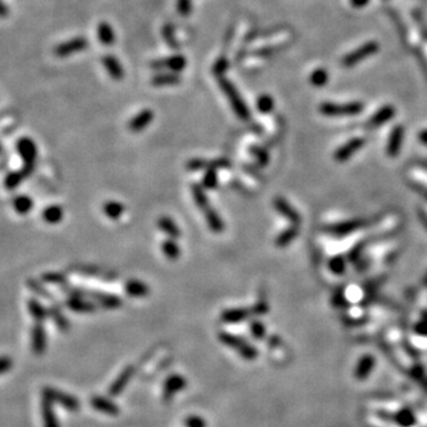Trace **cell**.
<instances>
[{
	"label": "cell",
	"instance_id": "cell-44",
	"mask_svg": "<svg viewBox=\"0 0 427 427\" xmlns=\"http://www.w3.org/2000/svg\"><path fill=\"white\" fill-rule=\"evenodd\" d=\"M250 154L255 158V160L259 163L261 166H265V165L268 164V160H270V156H268L267 151L263 149L260 146H252L249 149Z\"/></svg>",
	"mask_w": 427,
	"mask_h": 427
},
{
	"label": "cell",
	"instance_id": "cell-27",
	"mask_svg": "<svg viewBox=\"0 0 427 427\" xmlns=\"http://www.w3.org/2000/svg\"><path fill=\"white\" fill-rule=\"evenodd\" d=\"M158 227H159L161 232L165 233V234L171 239H177L182 235V232L177 223L168 216L160 217L159 221H158Z\"/></svg>",
	"mask_w": 427,
	"mask_h": 427
},
{
	"label": "cell",
	"instance_id": "cell-31",
	"mask_svg": "<svg viewBox=\"0 0 427 427\" xmlns=\"http://www.w3.org/2000/svg\"><path fill=\"white\" fill-rule=\"evenodd\" d=\"M191 192H192V197H193V201H195L196 206L198 207V209L202 211V213L211 206L202 185L193 184L191 188Z\"/></svg>",
	"mask_w": 427,
	"mask_h": 427
},
{
	"label": "cell",
	"instance_id": "cell-45",
	"mask_svg": "<svg viewBox=\"0 0 427 427\" xmlns=\"http://www.w3.org/2000/svg\"><path fill=\"white\" fill-rule=\"evenodd\" d=\"M311 83L316 87H323L328 82V73L324 69H317L311 74Z\"/></svg>",
	"mask_w": 427,
	"mask_h": 427
},
{
	"label": "cell",
	"instance_id": "cell-35",
	"mask_svg": "<svg viewBox=\"0 0 427 427\" xmlns=\"http://www.w3.org/2000/svg\"><path fill=\"white\" fill-rule=\"evenodd\" d=\"M103 213L108 216L110 220H119L121 215L125 213V206L117 201H109L103 204Z\"/></svg>",
	"mask_w": 427,
	"mask_h": 427
},
{
	"label": "cell",
	"instance_id": "cell-11",
	"mask_svg": "<svg viewBox=\"0 0 427 427\" xmlns=\"http://www.w3.org/2000/svg\"><path fill=\"white\" fill-rule=\"evenodd\" d=\"M253 314V308L246 307H234L224 310L221 315V321L224 324H239V323L245 322Z\"/></svg>",
	"mask_w": 427,
	"mask_h": 427
},
{
	"label": "cell",
	"instance_id": "cell-22",
	"mask_svg": "<svg viewBox=\"0 0 427 427\" xmlns=\"http://www.w3.org/2000/svg\"><path fill=\"white\" fill-rule=\"evenodd\" d=\"M204 218H206V222L208 227L210 228L211 232L216 233V234H220L224 231V223L222 221V218L216 210L214 209L213 207H209L208 209L203 211Z\"/></svg>",
	"mask_w": 427,
	"mask_h": 427
},
{
	"label": "cell",
	"instance_id": "cell-13",
	"mask_svg": "<svg viewBox=\"0 0 427 427\" xmlns=\"http://www.w3.org/2000/svg\"><path fill=\"white\" fill-rule=\"evenodd\" d=\"M133 373H134V368L132 367V365H128V367L124 368L120 374L118 375V378L114 380L112 385L109 386V389H108L109 395L118 396L119 394L123 393L128 383H130V380L132 376H133Z\"/></svg>",
	"mask_w": 427,
	"mask_h": 427
},
{
	"label": "cell",
	"instance_id": "cell-30",
	"mask_svg": "<svg viewBox=\"0 0 427 427\" xmlns=\"http://www.w3.org/2000/svg\"><path fill=\"white\" fill-rule=\"evenodd\" d=\"M63 209L61 206H57V204H53V206H50L45 208L44 211H43L42 217L44 222L49 224H57L62 221L63 218Z\"/></svg>",
	"mask_w": 427,
	"mask_h": 427
},
{
	"label": "cell",
	"instance_id": "cell-25",
	"mask_svg": "<svg viewBox=\"0 0 427 427\" xmlns=\"http://www.w3.org/2000/svg\"><path fill=\"white\" fill-rule=\"evenodd\" d=\"M375 367V357L372 356V355H364L363 357L358 361L356 365V372H355V375L358 380H364L367 379L373 369Z\"/></svg>",
	"mask_w": 427,
	"mask_h": 427
},
{
	"label": "cell",
	"instance_id": "cell-29",
	"mask_svg": "<svg viewBox=\"0 0 427 427\" xmlns=\"http://www.w3.org/2000/svg\"><path fill=\"white\" fill-rule=\"evenodd\" d=\"M298 234H299V225L292 224L278 235V238L275 239V245L279 248H284V247L289 246L293 240H296Z\"/></svg>",
	"mask_w": 427,
	"mask_h": 427
},
{
	"label": "cell",
	"instance_id": "cell-19",
	"mask_svg": "<svg viewBox=\"0 0 427 427\" xmlns=\"http://www.w3.org/2000/svg\"><path fill=\"white\" fill-rule=\"evenodd\" d=\"M89 296H91L93 299L96 301V304H99L100 306L109 308V310H113V308H119L121 306V299L118 296H114V294L109 293H101V292H88Z\"/></svg>",
	"mask_w": 427,
	"mask_h": 427
},
{
	"label": "cell",
	"instance_id": "cell-33",
	"mask_svg": "<svg viewBox=\"0 0 427 427\" xmlns=\"http://www.w3.org/2000/svg\"><path fill=\"white\" fill-rule=\"evenodd\" d=\"M27 307H29V311H30V314L34 319L37 323H43L45 321V318L48 317L49 314H48V310L43 306V305L39 303L38 300L36 299H30L27 303Z\"/></svg>",
	"mask_w": 427,
	"mask_h": 427
},
{
	"label": "cell",
	"instance_id": "cell-18",
	"mask_svg": "<svg viewBox=\"0 0 427 427\" xmlns=\"http://www.w3.org/2000/svg\"><path fill=\"white\" fill-rule=\"evenodd\" d=\"M91 405L95 411L101 412V413L108 415H118L120 413L119 406L103 396H93L91 399Z\"/></svg>",
	"mask_w": 427,
	"mask_h": 427
},
{
	"label": "cell",
	"instance_id": "cell-53",
	"mask_svg": "<svg viewBox=\"0 0 427 427\" xmlns=\"http://www.w3.org/2000/svg\"><path fill=\"white\" fill-rule=\"evenodd\" d=\"M12 360L7 356H2L0 357V375L5 374L12 368Z\"/></svg>",
	"mask_w": 427,
	"mask_h": 427
},
{
	"label": "cell",
	"instance_id": "cell-42",
	"mask_svg": "<svg viewBox=\"0 0 427 427\" xmlns=\"http://www.w3.org/2000/svg\"><path fill=\"white\" fill-rule=\"evenodd\" d=\"M257 106H258V109H259L260 113L263 114H268L270 112H272L274 108V100L271 98L270 95L267 94H264L259 96V99H258V102H257Z\"/></svg>",
	"mask_w": 427,
	"mask_h": 427
},
{
	"label": "cell",
	"instance_id": "cell-57",
	"mask_svg": "<svg viewBox=\"0 0 427 427\" xmlns=\"http://www.w3.org/2000/svg\"><path fill=\"white\" fill-rule=\"evenodd\" d=\"M369 3V0H350V4L354 7H363Z\"/></svg>",
	"mask_w": 427,
	"mask_h": 427
},
{
	"label": "cell",
	"instance_id": "cell-2",
	"mask_svg": "<svg viewBox=\"0 0 427 427\" xmlns=\"http://www.w3.org/2000/svg\"><path fill=\"white\" fill-rule=\"evenodd\" d=\"M218 339L221 340L222 344L227 346L232 349L236 350L239 353L240 356L245 358L247 361H253L255 360L259 355V351L252 344H249L246 339L241 338V337L232 335V333L222 331L218 333Z\"/></svg>",
	"mask_w": 427,
	"mask_h": 427
},
{
	"label": "cell",
	"instance_id": "cell-36",
	"mask_svg": "<svg viewBox=\"0 0 427 427\" xmlns=\"http://www.w3.org/2000/svg\"><path fill=\"white\" fill-rule=\"evenodd\" d=\"M48 314L50 317L52 318V321L55 322V324L57 328H59L61 331H67L68 329H69V321H68L67 317H64L62 312L59 307H55V306H51L48 310Z\"/></svg>",
	"mask_w": 427,
	"mask_h": 427
},
{
	"label": "cell",
	"instance_id": "cell-4",
	"mask_svg": "<svg viewBox=\"0 0 427 427\" xmlns=\"http://www.w3.org/2000/svg\"><path fill=\"white\" fill-rule=\"evenodd\" d=\"M42 395L45 399L51 401L52 404H59L64 410L69 412H77L80 410L81 405L77 397L70 395L68 393H64L62 390L52 388V387H44L42 390Z\"/></svg>",
	"mask_w": 427,
	"mask_h": 427
},
{
	"label": "cell",
	"instance_id": "cell-21",
	"mask_svg": "<svg viewBox=\"0 0 427 427\" xmlns=\"http://www.w3.org/2000/svg\"><path fill=\"white\" fill-rule=\"evenodd\" d=\"M229 161L225 159H220V160H213L208 161L203 159H192L188 163V168L191 171H198V170H209V168H213V170H216V168L220 167H227L229 166Z\"/></svg>",
	"mask_w": 427,
	"mask_h": 427
},
{
	"label": "cell",
	"instance_id": "cell-59",
	"mask_svg": "<svg viewBox=\"0 0 427 427\" xmlns=\"http://www.w3.org/2000/svg\"><path fill=\"white\" fill-rule=\"evenodd\" d=\"M422 222H424V224L427 227V216H426V215H422Z\"/></svg>",
	"mask_w": 427,
	"mask_h": 427
},
{
	"label": "cell",
	"instance_id": "cell-40",
	"mask_svg": "<svg viewBox=\"0 0 427 427\" xmlns=\"http://www.w3.org/2000/svg\"><path fill=\"white\" fill-rule=\"evenodd\" d=\"M395 421L401 427H411L415 424V417L410 410H403L395 414Z\"/></svg>",
	"mask_w": 427,
	"mask_h": 427
},
{
	"label": "cell",
	"instance_id": "cell-46",
	"mask_svg": "<svg viewBox=\"0 0 427 427\" xmlns=\"http://www.w3.org/2000/svg\"><path fill=\"white\" fill-rule=\"evenodd\" d=\"M163 37L165 39V42H166L172 49H177L178 43L177 41H176V37H175L174 25H171V24L165 25L163 29Z\"/></svg>",
	"mask_w": 427,
	"mask_h": 427
},
{
	"label": "cell",
	"instance_id": "cell-23",
	"mask_svg": "<svg viewBox=\"0 0 427 427\" xmlns=\"http://www.w3.org/2000/svg\"><path fill=\"white\" fill-rule=\"evenodd\" d=\"M102 63H103V66H105L106 70L108 71L109 76L112 77L113 80L119 81L124 77V69L116 56L106 55L105 57H103Z\"/></svg>",
	"mask_w": 427,
	"mask_h": 427
},
{
	"label": "cell",
	"instance_id": "cell-24",
	"mask_svg": "<svg viewBox=\"0 0 427 427\" xmlns=\"http://www.w3.org/2000/svg\"><path fill=\"white\" fill-rule=\"evenodd\" d=\"M67 306L71 311L78 312V314H91L95 310V304L91 301L84 300L83 297H70L67 300Z\"/></svg>",
	"mask_w": 427,
	"mask_h": 427
},
{
	"label": "cell",
	"instance_id": "cell-16",
	"mask_svg": "<svg viewBox=\"0 0 427 427\" xmlns=\"http://www.w3.org/2000/svg\"><path fill=\"white\" fill-rule=\"evenodd\" d=\"M154 119V113L151 109H144L139 112L134 118H132L128 123V128L132 132H140L149 126L151 121Z\"/></svg>",
	"mask_w": 427,
	"mask_h": 427
},
{
	"label": "cell",
	"instance_id": "cell-48",
	"mask_svg": "<svg viewBox=\"0 0 427 427\" xmlns=\"http://www.w3.org/2000/svg\"><path fill=\"white\" fill-rule=\"evenodd\" d=\"M43 280L45 282H50V284H55L60 286H63L66 284V278H64V275L60 273H46L43 275Z\"/></svg>",
	"mask_w": 427,
	"mask_h": 427
},
{
	"label": "cell",
	"instance_id": "cell-12",
	"mask_svg": "<svg viewBox=\"0 0 427 427\" xmlns=\"http://www.w3.org/2000/svg\"><path fill=\"white\" fill-rule=\"evenodd\" d=\"M273 206L275 210H277L281 216H284L287 221H290L291 223L297 225L300 224L301 218L299 213H298L285 198H282V197H275L273 201Z\"/></svg>",
	"mask_w": 427,
	"mask_h": 427
},
{
	"label": "cell",
	"instance_id": "cell-26",
	"mask_svg": "<svg viewBox=\"0 0 427 427\" xmlns=\"http://www.w3.org/2000/svg\"><path fill=\"white\" fill-rule=\"evenodd\" d=\"M395 116V109L392 106H385L382 107L381 109H379L376 112L371 120H369V126L371 127H379L383 125L387 121L393 119V117Z\"/></svg>",
	"mask_w": 427,
	"mask_h": 427
},
{
	"label": "cell",
	"instance_id": "cell-51",
	"mask_svg": "<svg viewBox=\"0 0 427 427\" xmlns=\"http://www.w3.org/2000/svg\"><path fill=\"white\" fill-rule=\"evenodd\" d=\"M191 0H177V11L182 16H189L191 13Z\"/></svg>",
	"mask_w": 427,
	"mask_h": 427
},
{
	"label": "cell",
	"instance_id": "cell-20",
	"mask_svg": "<svg viewBox=\"0 0 427 427\" xmlns=\"http://www.w3.org/2000/svg\"><path fill=\"white\" fill-rule=\"evenodd\" d=\"M42 419L44 427H61L57 415L52 408V403L45 397L42 399Z\"/></svg>",
	"mask_w": 427,
	"mask_h": 427
},
{
	"label": "cell",
	"instance_id": "cell-1",
	"mask_svg": "<svg viewBox=\"0 0 427 427\" xmlns=\"http://www.w3.org/2000/svg\"><path fill=\"white\" fill-rule=\"evenodd\" d=\"M218 84H220L222 92L224 93L227 99L229 100V102H231L232 108L236 116L241 120H248L250 118L249 108L247 107L245 101H243V99L241 98V95H240L238 89L235 88V86L233 84L231 81L227 80V78L222 76L218 78Z\"/></svg>",
	"mask_w": 427,
	"mask_h": 427
},
{
	"label": "cell",
	"instance_id": "cell-3",
	"mask_svg": "<svg viewBox=\"0 0 427 427\" xmlns=\"http://www.w3.org/2000/svg\"><path fill=\"white\" fill-rule=\"evenodd\" d=\"M16 147L18 153H19V156L24 161L21 172H23L25 177H29L35 170V163L36 159H37V146H36L35 141L31 138L24 137L17 141Z\"/></svg>",
	"mask_w": 427,
	"mask_h": 427
},
{
	"label": "cell",
	"instance_id": "cell-5",
	"mask_svg": "<svg viewBox=\"0 0 427 427\" xmlns=\"http://www.w3.org/2000/svg\"><path fill=\"white\" fill-rule=\"evenodd\" d=\"M362 109H363V105L361 102L344 103V105L325 102L319 107L321 113L326 117H353L357 116L358 113L362 112Z\"/></svg>",
	"mask_w": 427,
	"mask_h": 427
},
{
	"label": "cell",
	"instance_id": "cell-6",
	"mask_svg": "<svg viewBox=\"0 0 427 427\" xmlns=\"http://www.w3.org/2000/svg\"><path fill=\"white\" fill-rule=\"evenodd\" d=\"M186 385H188V382H186V379L184 378V376L178 375V374H174V375L168 376V378L166 379V381H165L164 383V388H163L164 403L165 404L171 403L176 394L184 389Z\"/></svg>",
	"mask_w": 427,
	"mask_h": 427
},
{
	"label": "cell",
	"instance_id": "cell-17",
	"mask_svg": "<svg viewBox=\"0 0 427 427\" xmlns=\"http://www.w3.org/2000/svg\"><path fill=\"white\" fill-rule=\"evenodd\" d=\"M365 224H367V221L365 220L344 221L336 224H331L328 228V231L337 235H346V234H349V233L357 231V229H360L362 227H364Z\"/></svg>",
	"mask_w": 427,
	"mask_h": 427
},
{
	"label": "cell",
	"instance_id": "cell-34",
	"mask_svg": "<svg viewBox=\"0 0 427 427\" xmlns=\"http://www.w3.org/2000/svg\"><path fill=\"white\" fill-rule=\"evenodd\" d=\"M12 204H13L14 210H16V213L19 215H25V214L30 213L32 207H34V202H32L31 197L25 196V195L14 197Z\"/></svg>",
	"mask_w": 427,
	"mask_h": 427
},
{
	"label": "cell",
	"instance_id": "cell-58",
	"mask_svg": "<svg viewBox=\"0 0 427 427\" xmlns=\"http://www.w3.org/2000/svg\"><path fill=\"white\" fill-rule=\"evenodd\" d=\"M280 338H279L278 336H272L270 339H268V344H270L271 347H278L279 344H280Z\"/></svg>",
	"mask_w": 427,
	"mask_h": 427
},
{
	"label": "cell",
	"instance_id": "cell-28",
	"mask_svg": "<svg viewBox=\"0 0 427 427\" xmlns=\"http://www.w3.org/2000/svg\"><path fill=\"white\" fill-rule=\"evenodd\" d=\"M125 290H126V293L128 296L133 298H144L150 293L149 286H147L145 282L140 280H135V279L128 280L126 282V286H125Z\"/></svg>",
	"mask_w": 427,
	"mask_h": 427
},
{
	"label": "cell",
	"instance_id": "cell-38",
	"mask_svg": "<svg viewBox=\"0 0 427 427\" xmlns=\"http://www.w3.org/2000/svg\"><path fill=\"white\" fill-rule=\"evenodd\" d=\"M181 78L176 74H160L152 78V83L156 87H165V86H175L179 83Z\"/></svg>",
	"mask_w": 427,
	"mask_h": 427
},
{
	"label": "cell",
	"instance_id": "cell-49",
	"mask_svg": "<svg viewBox=\"0 0 427 427\" xmlns=\"http://www.w3.org/2000/svg\"><path fill=\"white\" fill-rule=\"evenodd\" d=\"M185 427H207V422L198 415H190L184 421Z\"/></svg>",
	"mask_w": 427,
	"mask_h": 427
},
{
	"label": "cell",
	"instance_id": "cell-56",
	"mask_svg": "<svg viewBox=\"0 0 427 427\" xmlns=\"http://www.w3.org/2000/svg\"><path fill=\"white\" fill-rule=\"evenodd\" d=\"M418 139H419V141L422 144V145L427 146V128H426V130H422L420 133H419Z\"/></svg>",
	"mask_w": 427,
	"mask_h": 427
},
{
	"label": "cell",
	"instance_id": "cell-50",
	"mask_svg": "<svg viewBox=\"0 0 427 427\" xmlns=\"http://www.w3.org/2000/svg\"><path fill=\"white\" fill-rule=\"evenodd\" d=\"M27 286L30 287V289L34 291L35 293L39 294V296H42L43 298H46V299H51V296H50V293L46 291L44 287L42 285H39L37 281L35 280H29L27 281Z\"/></svg>",
	"mask_w": 427,
	"mask_h": 427
},
{
	"label": "cell",
	"instance_id": "cell-52",
	"mask_svg": "<svg viewBox=\"0 0 427 427\" xmlns=\"http://www.w3.org/2000/svg\"><path fill=\"white\" fill-rule=\"evenodd\" d=\"M228 67H229L228 61L225 60V59H220V60L217 61L216 63H215V67H214V73L216 74V75H218V76L221 77V75L223 74L224 71L228 69Z\"/></svg>",
	"mask_w": 427,
	"mask_h": 427
},
{
	"label": "cell",
	"instance_id": "cell-41",
	"mask_svg": "<svg viewBox=\"0 0 427 427\" xmlns=\"http://www.w3.org/2000/svg\"><path fill=\"white\" fill-rule=\"evenodd\" d=\"M329 270L336 275H342L347 270V263L343 257H333L329 261Z\"/></svg>",
	"mask_w": 427,
	"mask_h": 427
},
{
	"label": "cell",
	"instance_id": "cell-32",
	"mask_svg": "<svg viewBox=\"0 0 427 427\" xmlns=\"http://www.w3.org/2000/svg\"><path fill=\"white\" fill-rule=\"evenodd\" d=\"M98 36L99 41L103 45H112L116 42V34H114L113 27L108 23H100L98 26Z\"/></svg>",
	"mask_w": 427,
	"mask_h": 427
},
{
	"label": "cell",
	"instance_id": "cell-9",
	"mask_svg": "<svg viewBox=\"0 0 427 427\" xmlns=\"http://www.w3.org/2000/svg\"><path fill=\"white\" fill-rule=\"evenodd\" d=\"M364 138L350 139L349 141H347L344 145L339 146L338 149L336 150L335 154H333V158H335V160L338 161V163H344V161H347L349 158L353 157L358 150H361L362 147L364 146Z\"/></svg>",
	"mask_w": 427,
	"mask_h": 427
},
{
	"label": "cell",
	"instance_id": "cell-8",
	"mask_svg": "<svg viewBox=\"0 0 427 427\" xmlns=\"http://www.w3.org/2000/svg\"><path fill=\"white\" fill-rule=\"evenodd\" d=\"M379 50V44L376 42H369L365 43L364 45H362L361 48L355 50L349 55H347L342 61V64L344 67H351L354 64L360 62V61H363L365 57L373 55Z\"/></svg>",
	"mask_w": 427,
	"mask_h": 427
},
{
	"label": "cell",
	"instance_id": "cell-14",
	"mask_svg": "<svg viewBox=\"0 0 427 427\" xmlns=\"http://www.w3.org/2000/svg\"><path fill=\"white\" fill-rule=\"evenodd\" d=\"M186 66V60L183 55H174L165 60H158L152 63V67L156 69H168L172 73L182 71Z\"/></svg>",
	"mask_w": 427,
	"mask_h": 427
},
{
	"label": "cell",
	"instance_id": "cell-15",
	"mask_svg": "<svg viewBox=\"0 0 427 427\" xmlns=\"http://www.w3.org/2000/svg\"><path fill=\"white\" fill-rule=\"evenodd\" d=\"M31 347L36 355H43L46 349V333L42 323H37L31 332Z\"/></svg>",
	"mask_w": 427,
	"mask_h": 427
},
{
	"label": "cell",
	"instance_id": "cell-47",
	"mask_svg": "<svg viewBox=\"0 0 427 427\" xmlns=\"http://www.w3.org/2000/svg\"><path fill=\"white\" fill-rule=\"evenodd\" d=\"M250 332H252L254 338L263 339L266 336V326L260 321H253L250 323Z\"/></svg>",
	"mask_w": 427,
	"mask_h": 427
},
{
	"label": "cell",
	"instance_id": "cell-39",
	"mask_svg": "<svg viewBox=\"0 0 427 427\" xmlns=\"http://www.w3.org/2000/svg\"><path fill=\"white\" fill-rule=\"evenodd\" d=\"M24 178H25V176L23 175L21 170L10 172V174L5 177V182H4V184H5V188L7 190H14L21 184V182H23Z\"/></svg>",
	"mask_w": 427,
	"mask_h": 427
},
{
	"label": "cell",
	"instance_id": "cell-37",
	"mask_svg": "<svg viewBox=\"0 0 427 427\" xmlns=\"http://www.w3.org/2000/svg\"><path fill=\"white\" fill-rule=\"evenodd\" d=\"M161 250H163L165 257L171 261H176L181 257V248H179L177 243L174 241V239L164 241L163 245H161Z\"/></svg>",
	"mask_w": 427,
	"mask_h": 427
},
{
	"label": "cell",
	"instance_id": "cell-10",
	"mask_svg": "<svg viewBox=\"0 0 427 427\" xmlns=\"http://www.w3.org/2000/svg\"><path fill=\"white\" fill-rule=\"evenodd\" d=\"M404 135H405V128L404 126H395L390 132V135L388 138V141H387L386 145V154L390 158H395L399 156L401 146H403L404 141Z\"/></svg>",
	"mask_w": 427,
	"mask_h": 427
},
{
	"label": "cell",
	"instance_id": "cell-55",
	"mask_svg": "<svg viewBox=\"0 0 427 427\" xmlns=\"http://www.w3.org/2000/svg\"><path fill=\"white\" fill-rule=\"evenodd\" d=\"M7 14H9V9H7L5 3H4L3 0H0V18L6 17Z\"/></svg>",
	"mask_w": 427,
	"mask_h": 427
},
{
	"label": "cell",
	"instance_id": "cell-60",
	"mask_svg": "<svg viewBox=\"0 0 427 427\" xmlns=\"http://www.w3.org/2000/svg\"><path fill=\"white\" fill-rule=\"evenodd\" d=\"M0 153H2V145H0Z\"/></svg>",
	"mask_w": 427,
	"mask_h": 427
},
{
	"label": "cell",
	"instance_id": "cell-54",
	"mask_svg": "<svg viewBox=\"0 0 427 427\" xmlns=\"http://www.w3.org/2000/svg\"><path fill=\"white\" fill-rule=\"evenodd\" d=\"M268 312V305L267 301H258L255 306L253 307L254 315H265Z\"/></svg>",
	"mask_w": 427,
	"mask_h": 427
},
{
	"label": "cell",
	"instance_id": "cell-7",
	"mask_svg": "<svg viewBox=\"0 0 427 427\" xmlns=\"http://www.w3.org/2000/svg\"><path fill=\"white\" fill-rule=\"evenodd\" d=\"M88 46V41L83 37H76L70 39V41H67L64 43H61L60 45H57L55 50H53V53L56 56L61 57H67L69 55H73L75 52L83 51V50L87 49Z\"/></svg>",
	"mask_w": 427,
	"mask_h": 427
},
{
	"label": "cell",
	"instance_id": "cell-43",
	"mask_svg": "<svg viewBox=\"0 0 427 427\" xmlns=\"http://www.w3.org/2000/svg\"><path fill=\"white\" fill-rule=\"evenodd\" d=\"M217 183H218V179H217L216 170H213V168L207 170V172L203 176V181H202L203 188L208 190H213L217 186Z\"/></svg>",
	"mask_w": 427,
	"mask_h": 427
}]
</instances>
